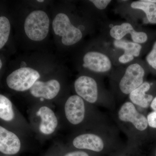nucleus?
<instances>
[{"instance_id":"1","label":"nucleus","mask_w":156,"mask_h":156,"mask_svg":"<svg viewBox=\"0 0 156 156\" xmlns=\"http://www.w3.org/2000/svg\"><path fill=\"white\" fill-rule=\"evenodd\" d=\"M50 20L44 11H33L27 17L24 23V30L30 40L40 41L48 36Z\"/></svg>"},{"instance_id":"2","label":"nucleus","mask_w":156,"mask_h":156,"mask_svg":"<svg viewBox=\"0 0 156 156\" xmlns=\"http://www.w3.org/2000/svg\"><path fill=\"white\" fill-rule=\"evenodd\" d=\"M53 28L57 35L61 37L62 42L66 46L78 43L83 37L82 32L73 25L67 15L59 13L53 20Z\"/></svg>"},{"instance_id":"3","label":"nucleus","mask_w":156,"mask_h":156,"mask_svg":"<svg viewBox=\"0 0 156 156\" xmlns=\"http://www.w3.org/2000/svg\"><path fill=\"white\" fill-rule=\"evenodd\" d=\"M40 77L38 72L30 67L20 68L13 72L7 78L10 89L23 92L30 89Z\"/></svg>"},{"instance_id":"4","label":"nucleus","mask_w":156,"mask_h":156,"mask_svg":"<svg viewBox=\"0 0 156 156\" xmlns=\"http://www.w3.org/2000/svg\"><path fill=\"white\" fill-rule=\"evenodd\" d=\"M144 73L143 68L139 64L134 63L129 66L120 82L121 92L128 95L139 87L143 83Z\"/></svg>"},{"instance_id":"5","label":"nucleus","mask_w":156,"mask_h":156,"mask_svg":"<svg viewBox=\"0 0 156 156\" xmlns=\"http://www.w3.org/2000/svg\"><path fill=\"white\" fill-rule=\"evenodd\" d=\"M118 117L122 122L131 123L138 131H144L147 128L146 117L137 111L134 105L131 101L125 102L120 107Z\"/></svg>"},{"instance_id":"6","label":"nucleus","mask_w":156,"mask_h":156,"mask_svg":"<svg viewBox=\"0 0 156 156\" xmlns=\"http://www.w3.org/2000/svg\"><path fill=\"white\" fill-rule=\"evenodd\" d=\"M74 88L78 95L90 103H95L98 98L97 83L87 76H81L76 80Z\"/></svg>"},{"instance_id":"7","label":"nucleus","mask_w":156,"mask_h":156,"mask_svg":"<svg viewBox=\"0 0 156 156\" xmlns=\"http://www.w3.org/2000/svg\"><path fill=\"white\" fill-rule=\"evenodd\" d=\"M65 112L66 119L73 125H77L82 122L85 115L83 99L78 95L71 96L66 102Z\"/></svg>"},{"instance_id":"8","label":"nucleus","mask_w":156,"mask_h":156,"mask_svg":"<svg viewBox=\"0 0 156 156\" xmlns=\"http://www.w3.org/2000/svg\"><path fill=\"white\" fill-rule=\"evenodd\" d=\"M83 66L98 73L108 71L112 68L110 59L105 54L95 51H91L85 54Z\"/></svg>"},{"instance_id":"9","label":"nucleus","mask_w":156,"mask_h":156,"mask_svg":"<svg viewBox=\"0 0 156 156\" xmlns=\"http://www.w3.org/2000/svg\"><path fill=\"white\" fill-rule=\"evenodd\" d=\"M73 145L79 149L87 150L95 153H101L105 150L103 140L97 134L88 133L77 136L73 141Z\"/></svg>"},{"instance_id":"10","label":"nucleus","mask_w":156,"mask_h":156,"mask_svg":"<svg viewBox=\"0 0 156 156\" xmlns=\"http://www.w3.org/2000/svg\"><path fill=\"white\" fill-rule=\"evenodd\" d=\"M60 89L59 82L55 80L48 82L37 81L30 89L31 94L34 97L52 99L58 95Z\"/></svg>"},{"instance_id":"11","label":"nucleus","mask_w":156,"mask_h":156,"mask_svg":"<svg viewBox=\"0 0 156 156\" xmlns=\"http://www.w3.org/2000/svg\"><path fill=\"white\" fill-rule=\"evenodd\" d=\"M20 147L18 136L0 126V152L5 154H15L19 151Z\"/></svg>"},{"instance_id":"12","label":"nucleus","mask_w":156,"mask_h":156,"mask_svg":"<svg viewBox=\"0 0 156 156\" xmlns=\"http://www.w3.org/2000/svg\"><path fill=\"white\" fill-rule=\"evenodd\" d=\"M128 34L131 35V38L134 43L142 44L147 41L146 34L142 32L136 31L128 23H124L121 25L114 26L110 31V35L115 40H122L123 37Z\"/></svg>"},{"instance_id":"13","label":"nucleus","mask_w":156,"mask_h":156,"mask_svg":"<svg viewBox=\"0 0 156 156\" xmlns=\"http://www.w3.org/2000/svg\"><path fill=\"white\" fill-rule=\"evenodd\" d=\"M37 115L41 119L39 127L41 132L47 135L52 134L58 125V120L53 111L48 107L43 106L39 109Z\"/></svg>"},{"instance_id":"14","label":"nucleus","mask_w":156,"mask_h":156,"mask_svg":"<svg viewBox=\"0 0 156 156\" xmlns=\"http://www.w3.org/2000/svg\"><path fill=\"white\" fill-rule=\"evenodd\" d=\"M151 88V85L148 82L143 83L129 94V98L133 104L147 108L153 99L152 95L146 94Z\"/></svg>"},{"instance_id":"15","label":"nucleus","mask_w":156,"mask_h":156,"mask_svg":"<svg viewBox=\"0 0 156 156\" xmlns=\"http://www.w3.org/2000/svg\"><path fill=\"white\" fill-rule=\"evenodd\" d=\"M133 9H139L144 11L146 14L149 22L156 24V4L147 2V0H141L133 2L131 4Z\"/></svg>"},{"instance_id":"16","label":"nucleus","mask_w":156,"mask_h":156,"mask_svg":"<svg viewBox=\"0 0 156 156\" xmlns=\"http://www.w3.org/2000/svg\"><path fill=\"white\" fill-rule=\"evenodd\" d=\"M114 45L116 48L123 49L124 50V54L132 55L134 57L139 56L141 51V45L139 44L128 41L125 40H115Z\"/></svg>"},{"instance_id":"17","label":"nucleus","mask_w":156,"mask_h":156,"mask_svg":"<svg viewBox=\"0 0 156 156\" xmlns=\"http://www.w3.org/2000/svg\"><path fill=\"white\" fill-rule=\"evenodd\" d=\"M14 116L11 101L6 96L0 94V119L9 122L14 119Z\"/></svg>"},{"instance_id":"18","label":"nucleus","mask_w":156,"mask_h":156,"mask_svg":"<svg viewBox=\"0 0 156 156\" xmlns=\"http://www.w3.org/2000/svg\"><path fill=\"white\" fill-rule=\"evenodd\" d=\"M10 30L11 24L9 20L5 16L0 17V50L8 41Z\"/></svg>"},{"instance_id":"19","label":"nucleus","mask_w":156,"mask_h":156,"mask_svg":"<svg viewBox=\"0 0 156 156\" xmlns=\"http://www.w3.org/2000/svg\"><path fill=\"white\" fill-rule=\"evenodd\" d=\"M150 106L153 111L149 113L147 117L148 125L151 128H156V97L152 101Z\"/></svg>"},{"instance_id":"20","label":"nucleus","mask_w":156,"mask_h":156,"mask_svg":"<svg viewBox=\"0 0 156 156\" xmlns=\"http://www.w3.org/2000/svg\"><path fill=\"white\" fill-rule=\"evenodd\" d=\"M146 60L148 63L156 70V41L154 44L151 51L147 56Z\"/></svg>"},{"instance_id":"21","label":"nucleus","mask_w":156,"mask_h":156,"mask_svg":"<svg viewBox=\"0 0 156 156\" xmlns=\"http://www.w3.org/2000/svg\"><path fill=\"white\" fill-rule=\"evenodd\" d=\"M90 2H92L97 9L103 10L107 7L111 1L110 0H91Z\"/></svg>"},{"instance_id":"22","label":"nucleus","mask_w":156,"mask_h":156,"mask_svg":"<svg viewBox=\"0 0 156 156\" xmlns=\"http://www.w3.org/2000/svg\"><path fill=\"white\" fill-rule=\"evenodd\" d=\"M134 58V56L132 55H128V54H123L122 55L120 56L119 58V61L121 63H126L130 62L133 60Z\"/></svg>"},{"instance_id":"23","label":"nucleus","mask_w":156,"mask_h":156,"mask_svg":"<svg viewBox=\"0 0 156 156\" xmlns=\"http://www.w3.org/2000/svg\"><path fill=\"white\" fill-rule=\"evenodd\" d=\"M64 156H90L86 152L82 151H74L66 154Z\"/></svg>"},{"instance_id":"24","label":"nucleus","mask_w":156,"mask_h":156,"mask_svg":"<svg viewBox=\"0 0 156 156\" xmlns=\"http://www.w3.org/2000/svg\"><path fill=\"white\" fill-rule=\"evenodd\" d=\"M2 60L0 59V69L2 68Z\"/></svg>"},{"instance_id":"25","label":"nucleus","mask_w":156,"mask_h":156,"mask_svg":"<svg viewBox=\"0 0 156 156\" xmlns=\"http://www.w3.org/2000/svg\"><path fill=\"white\" fill-rule=\"evenodd\" d=\"M118 156H126L125 154H122L119 155Z\"/></svg>"},{"instance_id":"26","label":"nucleus","mask_w":156,"mask_h":156,"mask_svg":"<svg viewBox=\"0 0 156 156\" xmlns=\"http://www.w3.org/2000/svg\"><path fill=\"white\" fill-rule=\"evenodd\" d=\"M37 2H44V1H39V0H38V1H37Z\"/></svg>"},{"instance_id":"27","label":"nucleus","mask_w":156,"mask_h":156,"mask_svg":"<svg viewBox=\"0 0 156 156\" xmlns=\"http://www.w3.org/2000/svg\"></svg>"}]
</instances>
